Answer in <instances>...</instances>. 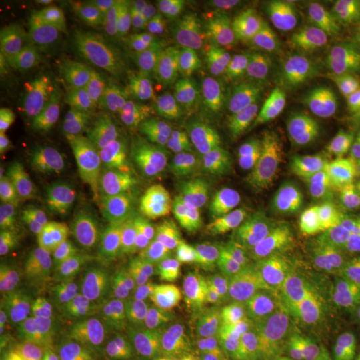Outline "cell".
I'll return each mask as SVG.
<instances>
[{
	"mask_svg": "<svg viewBox=\"0 0 360 360\" xmlns=\"http://www.w3.org/2000/svg\"><path fill=\"white\" fill-rule=\"evenodd\" d=\"M147 90L172 120L219 147L235 153L250 138V127L239 101L193 65L151 62Z\"/></svg>",
	"mask_w": 360,
	"mask_h": 360,
	"instance_id": "obj_1",
	"label": "cell"
},
{
	"mask_svg": "<svg viewBox=\"0 0 360 360\" xmlns=\"http://www.w3.org/2000/svg\"><path fill=\"white\" fill-rule=\"evenodd\" d=\"M262 314L292 354L318 349L335 331L334 303L279 271H271L264 281Z\"/></svg>",
	"mask_w": 360,
	"mask_h": 360,
	"instance_id": "obj_2",
	"label": "cell"
},
{
	"mask_svg": "<svg viewBox=\"0 0 360 360\" xmlns=\"http://www.w3.org/2000/svg\"><path fill=\"white\" fill-rule=\"evenodd\" d=\"M165 360H199L205 326L198 300L166 270L131 271Z\"/></svg>",
	"mask_w": 360,
	"mask_h": 360,
	"instance_id": "obj_3",
	"label": "cell"
},
{
	"mask_svg": "<svg viewBox=\"0 0 360 360\" xmlns=\"http://www.w3.org/2000/svg\"><path fill=\"white\" fill-rule=\"evenodd\" d=\"M111 179L103 158L92 150H82L55 165L46 205L52 231L65 238L75 231L98 205Z\"/></svg>",
	"mask_w": 360,
	"mask_h": 360,
	"instance_id": "obj_4",
	"label": "cell"
},
{
	"mask_svg": "<svg viewBox=\"0 0 360 360\" xmlns=\"http://www.w3.org/2000/svg\"><path fill=\"white\" fill-rule=\"evenodd\" d=\"M65 339L89 349L123 346L129 339L127 314L111 296L80 291L70 296L60 311Z\"/></svg>",
	"mask_w": 360,
	"mask_h": 360,
	"instance_id": "obj_5",
	"label": "cell"
},
{
	"mask_svg": "<svg viewBox=\"0 0 360 360\" xmlns=\"http://www.w3.org/2000/svg\"><path fill=\"white\" fill-rule=\"evenodd\" d=\"M65 89L56 63L37 47H25L1 59L0 107L16 122L56 91Z\"/></svg>",
	"mask_w": 360,
	"mask_h": 360,
	"instance_id": "obj_6",
	"label": "cell"
},
{
	"mask_svg": "<svg viewBox=\"0 0 360 360\" xmlns=\"http://www.w3.org/2000/svg\"><path fill=\"white\" fill-rule=\"evenodd\" d=\"M55 63L65 89L83 98H92L110 87L123 65L115 56L83 38L71 22L62 27L56 39Z\"/></svg>",
	"mask_w": 360,
	"mask_h": 360,
	"instance_id": "obj_7",
	"label": "cell"
},
{
	"mask_svg": "<svg viewBox=\"0 0 360 360\" xmlns=\"http://www.w3.org/2000/svg\"><path fill=\"white\" fill-rule=\"evenodd\" d=\"M174 275L200 300L220 284L239 276L238 257L218 229H200L178 257Z\"/></svg>",
	"mask_w": 360,
	"mask_h": 360,
	"instance_id": "obj_8",
	"label": "cell"
},
{
	"mask_svg": "<svg viewBox=\"0 0 360 360\" xmlns=\"http://www.w3.org/2000/svg\"><path fill=\"white\" fill-rule=\"evenodd\" d=\"M359 104L355 95L346 92L323 102L309 143V153L323 167L335 171L354 163L359 147Z\"/></svg>",
	"mask_w": 360,
	"mask_h": 360,
	"instance_id": "obj_9",
	"label": "cell"
},
{
	"mask_svg": "<svg viewBox=\"0 0 360 360\" xmlns=\"http://www.w3.org/2000/svg\"><path fill=\"white\" fill-rule=\"evenodd\" d=\"M207 336L263 345L255 322V295L250 282L236 276L198 300Z\"/></svg>",
	"mask_w": 360,
	"mask_h": 360,
	"instance_id": "obj_10",
	"label": "cell"
},
{
	"mask_svg": "<svg viewBox=\"0 0 360 360\" xmlns=\"http://www.w3.org/2000/svg\"><path fill=\"white\" fill-rule=\"evenodd\" d=\"M122 188L115 178L105 187L98 205L75 231L65 238V257L82 266L99 262L114 245L120 230Z\"/></svg>",
	"mask_w": 360,
	"mask_h": 360,
	"instance_id": "obj_11",
	"label": "cell"
},
{
	"mask_svg": "<svg viewBox=\"0 0 360 360\" xmlns=\"http://www.w3.org/2000/svg\"><path fill=\"white\" fill-rule=\"evenodd\" d=\"M120 144L142 176H167L179 162L186 138L165 126L131 119L120 129Z\"/></svg>",
	"mask_w": 360,
	"mask_h": 360,
	"instance_id": "obj_12",
	"label": "cell"
},
{
	"mask_svg": "<svg viewBox=\"0 0 360 360\" xmlns=\"http://www.w3.org/2000/svg\"><path fill=\"white\" fill-rule=\"evenodd\" d=\"M304 226L303 214L257 200L236 229L250 251L260 257H270L296 239Z\"/></svg>",
	"mask_w": 360,
	"mask_h": 360,
	"instance_id": "obj_13",
	"label": "cell"
},
{
	"mask_svg": "<svg viewBox=\"0 0 360 360\" xmlns=\"http://www.w3.org/2000/svg\"><path fill=\"white\" fill-rule=\"evenodd\" d=\"M183 242V227L143 217L134 224L124 247L129 271L165 270Z\"/></svg>",
	"mask_w": 360,
	"mask_h": 360,
	"instance_id": "obj_14",
	"label": "cell"
},
{
	"mask_svg": "<svg viewBox=\"0 0 360 360\" xmlns=\"http://www.w3.org/2000/svg\"><path fill=\"white\" fill-rule=\"evenodd\" d=\"M255 183L281 202H296L309 196V184L299 154L278 146H260L257 155Z\"/></svg>",
	"mask_w": 360,
	"mask_h": 360,
	"instance_id": "obj_15",
	"label": "cell"
},
{
	"mask_svg": "<svg viewBox=\"0 0 360 360\" xmlns=\"http://www.w3.org/2000/svg\"><path fill=\"white\" fill-rule=\"evenodd\" d=\"M326 86L316 82L294 99L282 104H270L266 115L279 144L300 154L309 150V138L323 102L328 98Z\"/></svg>",
	"mask_w": 360,
	"mask_h": 360,
	"instance_id": "obj_16",
	"label": "cell"
},
{
	"mask_svg": "<svg viewBox=\"0 0 360 360\" xmlns=\"http://www.w3.org/2000/svg\"><path fill=\"white\" fill-rule=\"evenodd\" d=\"M257 187L235 168L217 165L198 211L220 224L238 226L257 202Z\"/></svg>",
	"mask_w": 360,
	"mask_h": 360,
	"instance_id": "obj_17",
	"label": "cell"
},
{
	"mask_svg": "<svg viewBox=\"0 0 360 360\" xmlns=\"http://www.w3.org/2000/svg\"><path fill=\"white\" fill-rule=\"evenodd\" d=\"M82 111L72 92L63 89L51 94L31 112L18 119L19 132L38 142L49 143L65 138L77 129Z\"/></svg>",
	"mask_w": 360,
	"mask_h": 360,
	"instance_id": "obj_18",
	"label": "cell"
},
{
	"mask_svg": "<svg viewBox=\"0 0 360 360\" xmlns=\"http://www.w3.org/2000/svg\"><path fill=\"white\" fill-rule=\"evenodd\" d=\"M144 16L155 34L176 51L188 53L206 50L208 28L181 7L179 1L166 6H146Z\"/></svg>",
	"mask_w": 360,
	"mask_h": 360,
	"instance_id": "obj_19",
	"label": "cell"
},
{
	"mask_svg": "<svg viewBox=\"0 0 360 360\" xmlns=\"http://www.w3.org/2000/svg\"><path fill=\"white\" fill-rule=\"evenodd\" d=\"M129 198V205L136 208L143 217L179 227H183L193 214L169 175L142 176L132 186Z\"/></svg>",
	"mask_w": 360,
	"mask_h": 360,
	"instance_id": "obj_20",
	"label": "cell"
},
{
	"mask_svg": "<svg viewBox=\"0 0 360 360\" xmlns=\"http://www.w3.org/2000/svg\"><path fill=\"white\" fill-rule=\"evenodd\" d=\"M309 200V217L321 231L338 239L360 236V210L348 191L331 186Z\"/></svg>",
	"mask_w": 360,
	"mask_h": 360,
	"instance_id": "obj_21",
	"label": "cell"
},
{
	"mask_svg": "<svg viewBox=\"0 0 360 360\" xmlns=\"http://www.w3.org/2000/svg\"><path fill=\"white\" fill-rule=\"evenodd\" d=\"M91 44L111 53L123 65H134V46L127 22L114 13H96L71 22Z\"/></svg>",
	"mask_w": 360,
	"mask_h": 360,
	"instance_id": "obj_22",
	"label": "cell"
},
{
	"mask_svg": "<svg viewBox=\"0 0 360 360\" xmlns=\"http://www.w3.org/2000/svg\"><path fill=\"white\" fill-rule=\"evenodd\" d=\"M215 167L217 165L211 162L202 147L186 141L179 162L169 174V178L193 212L199 208Z\"/></svg>",
	"mask_w": 360,
	"mask_h": 360,
	"instance_id": "obj_23",
	"label": "cell"
},
{
	"mask_svg": "<svg viewBox=\"0 0 360 360\" xmlns=\"http://www.w3.org/2000/svg\"><path fill=\"white\" fill-rule=\"evenodd\" d=\"M263 3L239 0L236 18V67L238 77H248L257 68L263 52L262 31Z\"/></svg>",
	"mask_w": 360,
	"mask_h": 360,
	"instance_id": "obj_24",
	"label": "cell"
},
{
	"mask_svg": "<svg viewBox=\"0 0 360 360\" xmlns=\"http://www.w3.org/2000/svg\"><path fill=\"white\" fill-rule=\"evenodd\" d=\"M279 260H300L339 276L346 263L343 252L315 236H302L284 245L279 252Z\"/></svg>",
	"mask_w": 360,
	"mask_h": 360,
	"instance_id": "obj_25",
	"label": "cell"
},
{
	"mask_svg": "<svg viewBox=\"0 0 360 360\" xmlns=\"http://www.w3.org/2000/svg\"><path fill=\"white\" fill-rule=\"evenodd\" d=\"M239 0L208 31L206 51L211 65L220 74H235L236 67V18Z\"/></svg>",
	"mask_w": 360,
	"mask_h": 360,
	"instance_id": "obj_26",
	"label": "cell"
},
{
	"mask_svg": "<svg viewBox=\"0 0 360 360\" xmlns=\"http://www.w3.org/2000/svg\"><path fill=\"white\" fill-rule=\"evenodd\" d=\"M314 11L318 25L335 38L347 39L360 30V0H319Z\"/></svg>",
	"mask_w": 360,
	"mask_h": 360,
	"instance_id": "obj_27",
	"label": "cell"
},
{
	"mask_svg": "<svg viewBox=\"0 0 360 360\" xmlns=\"http://www.w3.org/2000/svg\"><path fill=\"white\" fill-rule=\"evenodd\" d=\"M199 360H275L263 345L248 343L230 338L206 336Z\"/></svg>",
	"mask_w": 360,
	"mask_h": 360,
	"instance_id": "obj_28",
	"label": "cell"
},
{
	"mask_svg": "<svg viewBox=\"0 0 360 360\" xmlns=\"http://www.w3.org/2000/svg\"><path fill=\"white\" fill-rule=\"evenodd\" d=\"M11 351L20 360H63L46 330L27 323L13 338Z\"/></svg>",
	"mask_w": 360,
	"mask_h": 360,
	"instance_id": "obj_29",
	"label": "cell"
},
{
	"mask_svg": "<svg viewBox=\"0 0 360 360\" xmlns=\"http://www.w3.org/2000/svg\"><path fill=\"white\" fill-rule=\"evenodd\" d=\"M333 53L331 40L326 30L316 25L307 37L296 44L294 58L296 65L304 70H321L328 65Z\"/></svg>",
	"mask_w": 360,
	"mask_h": 360,
	"instance_id": "obj_30",
	"label": "cell"
},
{
	"mask_svg": "<svg viewBox=\"0 0 360 360\" xmlns=\"http://www.w3.org/2000/svg\"><path fill=\"white\" fill-rule=\"evenodd\" d=\"M30 227L22 218L6 215L0 219V266H10L26 248Z\"/></svg>",
	"mask_w": 360,
	"mask_h": 360,
	"instance_id": "obj_31",
	"label": "cell"
},
{
	"mask_svg": "<svg viewBox=\"0 0 360 360\" xmlns=\"http://www.w3.org/2000/svg\"><path fill=\"white\" fill-rule=\"evenodd\" d=\"M281 263L285 269L291 271L295 275L297 282H300L304 287H309L324 295L334 291L338 276L333 274L300 260H283Z\"/></svg>",
	"mask_w": 360,
	"mask_h": 360,
	"instance_id": "obj_32",
	"label": "cell"
},
{
	"mask_svg": "<svg viewBox=\"0 0 360 360\" xmlns=\"http://www.w3.org/2000/svg\"><path fill=\"white\" fill-rule=\"evenodd\" d=\"M257 90L270 104L285 103L303 92L288 86L283 79L275 72L274 67L266 68L257 74Z\"/></svg>",
	"mask_w": 360,
	"mask_h": 360,
	"instance_id": "obj_33",
	"label": "cell"
},
{
	"mask_svg": "<svg viewBox=\"0 0 360 360\" xmlns=\"http://www.w3.org/2000/svg\"><path fill=\"white\" fill-rule=\"evenodd\" d=\"M263 52L270 59H282L294 56L295 47L285 34L283 27L278 26L264 13H262Z\"/></svg>",
	"mask_w": 360,
	"mask_h": 360,
	"instance_id": "obj_34",
	"label": "cell"
},
{
	"mask_svg": "<svg viewBox=\"0 0 360 360\" xmlns=\"http://www.w3.org/2000/svg\"><path fill=\"white\" fill-rule=\"evenodd\" d=\"M180 6L193 13L205 26L210 28L229 13L235 0H184Z\"/></svg>",
	"mask_w": 360,
	"mask_h": 360,
	"instance_id": "obj_35",
	"label": "cell"
},
{
	"mask_svg": "<svg viewBox=\"0 0 360 360\" xmlns=\"http://www.w3.org/2000/svg\"><path fill=\"white\" fill-rule=\"evenodd\" d=\"M26 296L19 276L10 266H0V306L7 309Z\"/></svg>",
	"mask_w": 360,
	"mask_h": 360,
	"instance_id": "obj_36",
	"label": "cell"
},
{
	"mask_svg": "<svg viewBox=\"0 0 360 360\" xmlns=\"http://www.w3.org/2000/svg\"><path fill=\"white\" fill-rule=\"evenodd\" d=\"M336 339L349 352L360 355V306L348 312L336 333Z\"/></svg>",
	"mask_w": 360,
	"mask_h": 360,
	"instance_id": "obj_37",
	"label": "cell"
},
{
	"mask_svg": "<svg viewBox=\"0 0 360 360\" xmlns=\"http://www.w3.org/2000/svg\"><path fill=\"white\" fill-rule=\"evenodd\" d=\"M316 26L314 23V18L312 15L303 7L295 6L294 11L290 15L284 30L287 37L291 40V43L296 47V44L307 37L309 32L314 30V27Z\"/></svg>",
	"mask_w": 360,
	"mask_h": 360,
	"instance_id": "obj_38",
	"label": "cell"
},
{
	"mask_svg": "<svg viewBox=\"0 0 360 360\" xmlns=\"http://www.w3.org/2000/svg\"><path fill=\"white\" fill-rule=\"evenodd\" d=\"M334 292L346 304L354 307L360 306V279H351L339 275L335 284Z\"/></svg>",
	"mask_w": 360,
	"mask_h": 360,
	"instance_id": "obj_39",
	"label": "cell"
},
{
	"mask_svg": "<svg viewBox=\"0 0 360 360\" xmlns=\"http://www.w3.org/2000/svg\"><path fill=\"white\" fill-rule=\"evenodd\" d=\"M296 4L287 0H275L263 3V13L270 18L272 22H275L278 26H285L290 15L294 11Z\"/></svg>",
	"mask_w": 360,
	"mask_h": 360,
	"instance_id": "obj_40",
	"label": "cell"
},
{
	"mask_svg": "<svg viewBox=\"0 0 360 360\" xmlns=\"http://www.w3.org/2000/svg\"><path fill=\"white\" fill-rule=\"evenodd\" d=\"M345 63L349 82L356 90L360 91V38L351 44Z\"/></svg>",
	"mask_w": 360,
	"mask_h": 360,
	"instance_id": "obj_41",
	"label": "cell"
},
{
	"mask_svg": "<svg viewBox=\"0 0 360 360\" xmlns=\"http://www.w3.org/2000/svg\"><path fill=\"white\" fill-rule=\"evenodd\" d=\"M16 126L11 115L0 107V138H1V148H8L13 146V134H16Z\"/></svg>",
	"mask_w": 360,
	"mask_h": 360,
	"instance_id": "obj_42",
	"label": "cell"
},
{
	"mask_svg": "<svg viewBox=\"0 0 360 360\" xmlns=\"http://www.w3.org/2000/svg\"><path fill=\"white\" fill-rule=\"evenodd\" d=\"M348 176V193L360 210V159L351 165Z\"/></svg>",
	"mask_w": 360,
	"mask_h": 360,
	"instance_id": "obj_43",
	"label": "cell"
},
{
	"mask_svg": "<svg viewBox=\"0 0 360 360\" xmlns=\"http://www.w3.org/2000/svg\"><path fill=\"white\" fill-rule=\"evenodd\" d=\"M74 6H77L79 8H83V10H99L102 8L105 1L103 0H77V1H72Z\"/></svg>",
	"mask_w": 360,
	"mask_h": 360,
	"instance_id": "obj_44",
	"label": "cell"
},
{
	"mask_svg": "<svg viewBox=\"0 0 360 360\" xmlns=\"http://www.w3.org/2000/svg\"><path fill=\"white\" fill-rule=\"evenodd\" d=\"M0 360H20L15 354H13V351L10 349L6 355H3V356H0Z\"/></svg>",
	"mask_w": 360,
	"mask_h": 360,
	"instance_id": "obj_45",
	"label": "cell"
},
{
	"mask_svg": "<svg viewBox=\"0 0 360 360\" xmlns=\"http://www.w3.org/2000/svg\"><path fill=\"white\" fill-rule=\"evenodd\" d=\"M358 139H359V147H360V104H359V110H358Z\"/></svg>",
	"mask_w": 360,
	"mask_h": 360,
	"instance_id": "obj_46",
	"label": "cell"
}]
</instances>
